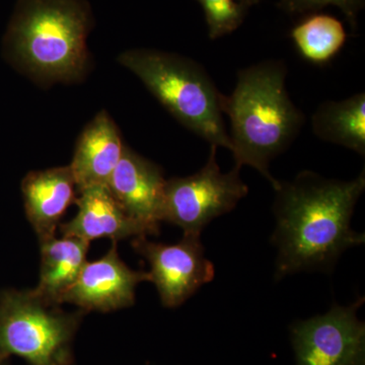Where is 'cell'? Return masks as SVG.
Returning <instances> with one entry per match:
<instances>
[{"label":"cell","instance_id":"cell-1","mask_svg":"<svg viewBox=\"0 0 365 365\" xmlns=\"http://www.w3.org/2000/svg\"><path fill=\"white\" fill-rule=\"evenodd\" d=\"M364 190V170L350 181L312 170H302L292 181H279L273 205L276 279L302 271L329 272L343 252L364 244V234L352 230L351 218Z\"/></svg>","mask_w":365,"mask_h":365},{"label":"cell","instance_id":"cell-2","mask_svg":"<svg viewBox=\"0 0 365 365\" xmlns=\"http://www.w3.org/2000/svg\"><path fill=\"white\" fill-rule=\"evenodd\" d=\"M284 63L268 60L242 69L230 96L222 95L220 108L230 121V139L235 167L250 165L277 188L279 181L269 165L292 145L306 117L285 88Z\"/></svg>","mask_w":365,"mask_h":365},{"label":"cell","instance_id":"cell-3","mask_svg":"<svg viewBox=\"0 0 365 365\" xmlns=\"http://www.w3.org/2000/svg\"><path fill=\"white\" fill-rule=\"evenodd\" d=\"M93 14L86 0H19L7 30L9 54L41 83H72L90 66Z\"/></svg>","mask_w":365,"mask_h":365},{"label":"cell","instance_id":"cell-4","mask_svg":"<svg viewBox=\"0 0 365 365\" xmlns=\"http://www.w3.org/2000/svg\"><path fill=\"white\" fill-rule=\"evenodd\" d=\"M118 61L133 72L186 128L210 145L232 150L220 108L222 93L200 64L181 55L153 49L128 50Z\"/></svg>","mask_w":365,"mask_h":365},{"label":"cell","instance_id":"cell-5","mask_svg":"<svg viewBox=\"0 0 365 365\" xmlns=\"http://www.w3.org/2000/svg\"><path fill=\"white\" fill-rule=\"evenodd\" d=\"M33 290L9 292L0 299V353L29 365H76L72 342L83 311L66 313Z\"/></svg>","mask_w":365,"mask_h":365},{"label":"cell","instance_id":"cell-6","mask_svg":"<svg viewBox=\"0 0 365 365\" xmlns=\"http://www.w3.org/2000/svg\"><path fill=\"white\" fill-rule=\"evenodd\" d=\"M217 146L210 145L205 165L196 174L167 180L163 196V222L182 228L184 235H200L211 220L234 210L249 193L241 168L222 173Z\"/></svg>","mask_w":365,"mask_h":365},{"label":"cell","instance_id":"cell-7","mask_svg":"<svg viewBox=\"0 0 365 365\" xmlns=\"http://www.w3.org/2000/svg\"><path fill=\"white\" fill-rule=\"evenodd\" d=\"M364 297L292 326L297 365H364L365 326L357 311Z\"/></svg>","mask_w":365,"mask_h":365},{"label":"cell","instance_id":"cell-8","mask_svg":"<svg viewBox=\"0 0 365 365\" xmlns=\"http://www.w3.org/2000/svg\"><path fill=\"white\" fill-rule=\"evenodd\" d=\"M132 247L150 263V281L157 287L165 307L181 306L215 278V266L205 257L200 235H184L174 245L136 237Z\"/></svg>","mask_w":365,"mask_h":365},{"label":"cell","instance_id":"cell-9","mask_svg":"<svg viewBox=\"0 0 365 365\" xmlns=\"http://www.w3.org/2000/svg\"><path fill=\"white\" fill-rule=\"evenodd\" d=\"M150 280L148 272L132 270L120 259L117 242H113L104 257L86 262L62 304H74L83 312L109 313L133 306L137 285Z\"/></svg>","mask_w":365,"mask_h":365},{"label":"cell","instance_id":"cell-10","mask_svg":"<svg viewBox=\"0 0 365 365\" xmlns=\"http://www.w3.org/2000/svg\"><path fill=\"white\" fill-rule=\"evenodd\" d=\"M167 180L157 163L125 146L108 189L129 217L158 235L163 222V196Z\"/></svg>","mask_w":365,"mask_h":365},{"label":"cell","instance_id":"cell-11","mask_svg":"<svg viewBox=\"0 0 365 365\" xmlns=\"http://www.w3.org/2000/svg\"><path fill=\"white\" fill-rule=\"evenodd\" d=\"M78 215L60 225L64 237L91 242L93 240L120 241L129 237H148L143 225L132 220L115 200L107 186H91L79 190L76 202Z\"/></svg>","mask_w":365,"mask_h":365},{"label":"cell","instance_id":"cell-12","mask_svg":"<svg viewBox=\"0 0 365 365\" xmlns=\"http://www.w3.org/2000/svg\"><path fill=\"white\" fill-rule=\"evenodd\" d=\"M69 165L29 173L21 182L26 215L39 241L56 235L60 220L76 200Z\"/></svg>","mask_w":365,"mask_h":365},{"label":"cell","instance_id":"cell-13","mask_svg":"<svg viewBox=\"0 0 365 365\" xmlns=\"http://www.w3.org/2000/svg\"><path fill=\"white\" fill-rule=\"evenodd\" d=\"M125 146L111 116L106 111L98 112L79 135L69 165L78 192L86 187L108 186Z\"/></svg>","mask_w":365,"mask_h":365},{"label":"cell","instance_id":"cell-14","mask_svg":"<svg viewBox=\"0 0 365 365\" xmlns=\"http://www.w3.org/2000/svg\"><path fill=\"white\" fill-rule=\"evenodd\" d=\"M41 270L33 292L51 304H61L64 294L78 279L86 265L91 242L74 237L41 240Z\"/></svg>","mask_w":365,"mask_h":365},{"label":"cell","instance_id":"cell-15","mask_svg":"<svg viewBox=\"0 0 365 365\" xmlns=\"http://www.w3.org/2000/svg\"><path fill=\"white\" fill-rule=\"evenodd\" d=\"M314 135L326 143L365 155V93L342 101H327L312 116Z\"/></svg>","mask_w":365,"mask_h":365},{"label":"cell","instance_id":"cell-16","mask_svg":"<svg viewBox=\"0 0 365 365\" xmlns=\"http://www.w3.org/2000/svg\"><path fill=\"white\" fill-rule=\"evenodd\" d=\"M292 38L304 58L316 64L330 61L347 40L344 26L328 14H314L295 26Z\"/></svg>","mask_w":365,"mask_h":365},{"label":"cell","instance_id":"cell-17","mask_svg":"<svg viewBox=\"0 0 365 365\" xmlns=\"http://www.w3.org/2000/svg\"><path fill=\"white\" fill-rule=\"evenodd\" d=\"M205 14L208 36L216 40L235 32L257 0H198Z\"/></svg>","mask_w":365,"mask_h":365},{"label":"cell","instance_id":"cell-18","mask_svg":"<svg viewBox=\"0 0 365 365\" xmlns=\"http://www.w3.org/2000/svg\"><path fill=\"white\" fill-rule=\"evenodd\" d=\"M327 6L340 9L350 25L356 26L357 16L364 6V0H280V7L289 14L316 11Z\"/></svg>","mask_w":365,"mask_h":365}]
</instances>
